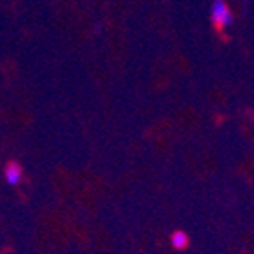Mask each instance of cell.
Masks as SVG:
<instances>
[{
  "label": "cell",
  "instance_id": "3",
  "mask_svg": "<svg viewBox=\"0 0 254 254\" xmlns=\"http://www.w3.org/2000/svg\"><path fill=\"white\" fill-rule=\"evenodd\" d=\"M173 246L176 247V249H183V247L189 246V237H187L183 231H176V233L173 235Z\"/></svg>",
  "mask_w": 254,
  "mask_h": 254
},
{
  "label": "cell",
  "instance_id": "2",
  "mask_svg": "<svg viewBox=\"0 0 254 254\" xmlns=\"http://www.w3.org/2000/svg\"><path fill=\"white\" fill-rule=\"evenodd\" d=\"M21 178V167L18 164H9L7 169H5V180H7V183H11V185H16L18 182H20Z\"/></svg>",
  "mask_w": 254,
  "mask_h": 254
},
{
  "label": "cell",
  "instance_id": "1",
  "mask_svg": "<svg viewBox=\"0 0 254 254\" xmlns=\"http://www.w3.org/2000/svg\"><path fill=\"white\" fill-rule=\"evenodd\" d=\"M212 20L217 27H228L233 23V16L226 7L224 0H215L212 5Z\"/></svg>",
  "mask_w": 254,
  "mask_h": 254
}]
</instances>
